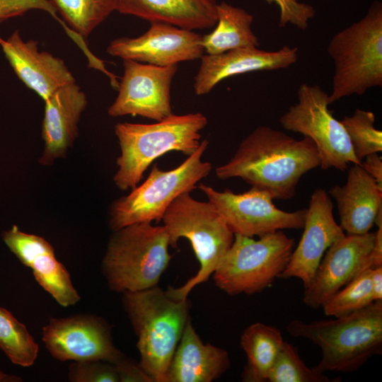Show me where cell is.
Wrapping results in <instances>:
<instances>
[{
  "label": "cell",
  "instance_id": "obj_33",
  "mask_svg": "<svg viewBox=\"0 0 382 382\" xmlns=\"http://www.w3.org/2000/svg\"><path fill=\"white\" fill-rule=\"evenodd\" d=\"M40 9L56 17V9L50 0H0V21Z\"/></svg>",
  "mask_w": 382,
  "mask_h": 382
},
{
  "label": "cell",
  "instance_id": "obj_1",
  "mask_svg": "<svg viewBox=\"0 0 382 382\" xmlns=\"http://www.w3.org/2000/svg\"><path fill=\"white\" fill-rule=\"evenodd\" d=\"M320 166L318 150L308 137L296 139L268 126L256 127L225 164L215 169L220 180L240 178L268 192L273 199L293 197L301 178Z\"/></svg>",
  "mask_w": 382,
  "mask_h": 382
},
{
  "label": "cell",
  "instance_id": "obj_32",
  "mask_svg": "<svg viewBox=\"0 0 382 382\" xmlns=\"http://www.w3.org/2000/svg\"><path fill=\"white\" fill-rule=\"evenodd\" d=\"M268 4H276L280 10L279 26L284 27L287 23L299 29L308 28V21L316 15L313 7L297 0H265Z\"/></svg>",
  "mask_w": 382,
  "mask_h": 382
},
{
  "label": "cell",
  "instance_id": "obj_36",
  "mask_svg": "<svg viewBox=\"0 0 382 382\" xmlns=\"http://www.w3.org/2000/svg\"><path fill=\"white\" fill-rule=\"evenodd\" d=\"M371 289L374 301H382V267L372 269Z\"/></svg>",
  "mask_w": 382,
  "mask_h": 382
},
{
  "label": "cell",
  "instance_id": "obj_24",
  "mask_svg": "<svg viewBox=\"0 0 382 382\" xmlns=\"http://www.w3.org/2000/svg\"><path fill=\"white\" fill-rule=\"evenodd\" d=\"M216 28L202 35L207 54H218L243 47H257L260 42L251 29L253 16L243 8L225 1L217 3Z\"/></svg>",
  "mask_w": 382,
  "mask_h": 382
},
{
  "label": "cell",
  "instance_id": "obj_8",
  "mask_svg": "<svg viewBox=\"0 0 382 382\" xmlns=\"http://www.w3.org/2000/svg\"><path fill=\"white\" fill-rule=\"evenodd\" d=\"M208 146L209 141L202 140L194 153L172 170H163L154 164L143 183L112 204L110 228L115 231L133 224L159 222L178 197L192 191L209 174L212 164L202 160Z\"/></svg>",
  "mask_w": 382,
  "mask_h": 382
},
{
  "label": "cell",
  "instance_id": "obj_13",
  "mask_svg": "<svg viewBox=\"0 0 382 382\" xmlns=\"http://www.w3.org/2000/svg\"><path fill=\"white\" fill-rule=\"evenodd\" d=\"M118 94L108 109L110 116L141 117L160 121L172 115L170 86L178 65L160 66L123 60Z\"/></svg>",
  "mask_w": 382,
  "mask_h": 382
},
{
  "label": "cell",
  "instance_id": "obj_15",
  "mask_svg": "<svg viewBox=\"0 0 382 382\" xmlns=\"http://www.w3.org/2000/svg\"><path fill=\"white\" fill-rule=\"evenodd\" d=\"M376 233L345 234L326 250L310 284L304 288L303 301L319 308L350 282L368 262Z\"/></svg>",
  "mask_w": 382,
  "mask_h": 382
},
{
  "label": "cell",
  "instance_id": "obj_20",
  "mask_svg": "<svg viewBox=\"0 0 382 382\" xmlns=\"http://www.w3.org/2000/svg\"><path fill=\"white\" fill-rule=\"evenodd\" d=\"M42 138L45 146L40 163L50 165L64 157L78 134V125L87 105L85 93L76 82L64 85L45 101Z\"/></svg>",
  "mask_w": 382,
  "mask_h": 382
},
{
  "label": "cell",
  "instance_id": "obj_10",
  "mask_svg": "<svg viewBox=\"0 0 382 382\" xmlns=\"http://www.w3.org/2000/svg\"><path fill=\"white\" fill-rule=\"evenodd\" d=\"M297 96V103L280 117L282 127L313 141L323 170H344L349 163L360 164L343 125L328 108L329 95L318 85L302 83Z\"/></svg>",
  "mask_w": 382,
  "mask_h": 382
},
{
  "label": "cell",
  "instance_id": "obj_7",
  "mask_svg": "<svg viewBox=\"0 0 382 382\" xmlns=\"http://www.w3.org/2000/svg\"><path fill=\"white\" fill-rule=\"evenodd\" d=\"M328 52L332 59L330 103L352 95L361 96L382 86V4L374 1L359 21L331 38Z\"/></svg>",
  "mask_w": 382,
  "mask_h": 382
},
{
  "label": "cell",
  "instance_id": "obj_30",
  "mask_svg": "<svg viewBox=\"0 0 382 382\" xmlns=\"http://www.w3.org/2000/svg\"><path fill=\"white\" fill-rule=\"evenodd\" d=\"M325 374L308 367L291 344L284 342L269 371L267 382H330Z\"/></svg>",
  "mask_w": 382,
  "mask_h": 382
},
{
  "label": "cell",
  "instance_id": "obj_26",
  "mask_svg": "<svg viewBox=\"0 0 382 382\" xmlns=\"http://www.w3.org/2000/svg\"><path fill=\"white\" fill-rule=\"evenodd\" d=\"M79 35L88 37L112 12L116 0H50Z\"/></svg>",
  "mask_w": 382,
  "mask_h": 382
},
{
  "label": "cell",
  "instance_id": "obj_5",
  "mask_svg": "<svg viewBox=\"0 0 382 382\" xmlns=\"http://www.w3.org/2000/svg\"><path fill=\"white\" fill-rule=\"evenodd\" d=\"M113 231L101 265L110 289L124 293L157 286L172 258L164 226L138 223Z\"/></svg>",
  "mask_w": 382,
  "mask_h": 382
},
{
  "label": "cell",
  "instance_id": "obj_16",
  "mask_svg": "<svg viewBox=\"0 0 382 382\" xmlns=\"http://www.w3.org/2000/svg\"><path fill=\"white\" fill-rule=\"evenodd\" d=\"M332 208L330 196L325 190L318 188L313 192L306 208L301 240L279 278H298L304 288L310 284L326 250L345 235L334 218Z\"/></svg>",
  "mask_w": 382,
  "mask_h": 382
},
{
  "label": "cell",
  "instance_id": "obj_21",
  "mask_svg": "<svg viewBox=\"0 0 382 382\" xmlns=\"http://www.w3.org/2000/svg\"><path fill=\"white\" fill-rule=\"evenodd\" d=\"M328 192L336 201L340 226L347 234L370 231L382 209V187L360 164L351 166L344 185H335Z\"/></svg>",
  "mask_w": 382,
  "mask_h": 382
},
{
  "label": "cell",
  "instance_id": "obj_23",
  "mask_svg": "<svg viewBox=\"0 0 382 382\" xmlns=\"http://www.w3.org/2000/svg\"><path fill=\"white\" fill-rule=\"evenodd\" d=\"M116 4L120 13L191 30L212 28L217 22L215 0H116Z\"/></svg>",
  "mask_w": 382,
  "mask_h": 382
},
{
  "label": "cell",
  "instance_id": "obj_29",
  "mask_svg": "<svg viewBox=\"0 0 382 382\" xmlns=\"http://www.w3.org/2000/svg\"><path fill=\"white\" fill-rule=\"evenodd\" d=\"M340 121L360 162L367 155L382 151V132L374 126L373 112L356 109L351 116H345Z\"/></svg>",
  "mask_w": 382,
  "mask_h": 382
},
{
  "label": "cell",
  "instance_id": "obj_34",
  "mask_svg": "<svg viewBox=\"0 0 382 382\" xmlns=\"http://www.w3.org/2000/svg\"><path fill=\"white\" fill-rule=\"evenodd\" d=\"M120 382H153L139 363L124 357L114 364Z\"/></svg>",
  "mask_w": 382,
  "mask_h": 382
},
{
  "label": "cell",
  "instance_id": "obj_28",
  "mask_svg": "<svg viewBox=\"0 0 382 382\" xmlns=\"http://www.w3.org/2000/svg\"><path fill=\"white\" fill-rule=\"evenodd\" d=\"M371 274L372 269L370 267L362 270L322 306L324 313L328 316L339 318L374 303Z\"/></svg>",
  "mask_w": 382,
  "mask_h": 382
},
{
  "label": "cell",
  "instance_id": "obj_14",
  "mask_svg": "<svg viewBox=\"0 0 382 382\" xmlns=\"http://www.w3.org/2000/svg\"><path fill=\"white\" fill-rule=\"evenodd\" d=\"M202 35L195 30L154 22L144 34L111 41L107 52L113 57L160 66L201 59Z\"/></svg>",
  "mask_w": 382,
  "mask_h": 382
},
{
  "label": "cell",
  "instance_id": "obj_9",
  "mask_svg": "<svg viewBox=\"0 0 382 382\" xmlns=\"http://www.w3.org/2000/svg\"><path fill=\"white\" fill-rule=\"evenodd\" d=\"M294 240L282 230L259 237L234 234L230 248L214 272L216 286L230 296L259 293L286 269Z\"/></svg>",
  "mask_w": 382,
  "mask_h": 382
},
{
  "label": "cell",
  "instance_id": "obj_12",
  "mask_svg": "<svg viewBox=\"0 0 382 382\" xmlns=\"http://www.w3.org/2000/svg\"><path fill=\"white\" fill-rule=\"evenodd\" d=\"M42 335L50 354L62 361L102 360L115 364L125 357L113 343L108 323L96 315L52 318Z\"/></svg>",
  "mask_w": 382,
  "mask_h": 382
},
{
  "label": "cell",
  "instance_id": "obj_31",
  "mask_svg": "<svg viewBox=\"0 0 382 382\" xmlns=\"http://www.w3.org/2000/svg\"><path fill=\"white\" fill-rule=\"evenodd\" d=\"M68 376L72 382H120L115 365L102 360L74 361Z\"/></svg>",
  "mask_w": 382,
  "mask_h": 382
},
{
  "label": "cell",
  "instance_id": "obj_6",
  "mask_svg": "<svg viewBox=\"0 0 382 382\" xmlns=\"http://www.w3.org/2000/svg\"><path fill=\"white\" fill-rule=\"evenodd\" d=\"M161 220L170 246L176 248L179 239L187 238L199 262L195 276L178 288L166 290L173 299H185L195 286L205 282L214 273L232 245L234 233L210 202L196 200L190 192L178 197Z\"/></svg>",
  "mask_w": 382,
  "mask_h": 382
},
{
  "label": "cell",
  "instance_id": "obj_11",
  "mask_svg": "<svg viewBox=\"0 0 382 382\" xmlns=\"http://www.w3.org/2000/svg\"><path fill=\"white\" fill-rule=\"evenodd\" d=\"M206 195L234 234L258 236L284 229L303 228L306 209L285 212L277 208L267 192L251 187L243 193L230 190L219 191L200 184Z\"/></svg>",
  "mask_w": 382,
  "mask_h": 382
},
{
  "label": "cell",
  "instance_id": "obj_37",
  "mask_svg": "<svg viewBox=\"0 0 382 382\" xmlns=\"http://www.w3.org/2000/svg\"><path fill=\"white\" fill-rule=\"evenodd\" d=\"M21 378L17 376L10 375L0 370V382H18Z\"/></svg>",
  "mask_w": 382,
  "mask_h": 382
},
{
  "label": "cell",
  "instance_id": "obj_35",
  "mask_svg": "<svg viewBox=\"0 0 382 382\" xmlns=\"http://www.w3.org/2000/svg\"><path fill=\"white\" fill-rule=\"evenodd\" d=\"M361 166L382 187V158L378 153L367 155L361 161Z\"/></svg>",
  "mask_w": 382,
  "mask_h": 382
},
{
  "label": "cell",
  "instance_id": "obj_19",
  "mask_svg": "<svg viewBox=\"0 0 382 382\" xmlns=\"http://www.w3.org/2000/svg\"><path fill=\"white\" fill-rule=\"evenodd\" d=\"M0 45L18 77L44 101L59 88L75 82L62 59L40 51L35 40H23L18 30L6 40L0 38Z\"/></svg>",
  "mask_w": 382,
  "mask_h": 382
},
{
  "label": "cell",
  "instance_id": "obj_4",
  "mask_svg": "<svg viewBox=\"0 0 382 382\" xmlns=\"http://www.w3.org/2000/svg\"><path fill=\"white\" fill-rule=\"evenodd\" d=\"M207 123L201 112L172 114L152 124L117 123L115 133L121 153L113 178L115 185L121 190L134 188L152 162L166 153L191 155L199 147L201 131Z\"/></svg>",
  "mask_w": 382,
  "mask_h": 382
},
{
  "label": "cell",
  "instance_id": "obj_17",
  "mask_svg": "<svg viewBox=\"0 0 382 382\" xmlns=\"http://www.w3.org/2000/svg\"><path fill=\"white\" fill-rule=\"evenodd\" d=\"M2 239L35 280L63 307L75 305L81 297L65 266L57 260L54 249L44 238L25 233L16 225L3 231Z\"/></svg>",
  "mask_w": 382,
  "mask_h": 382
},
{
  "label": "cell",
  "instance_id": "obj_2",
  "mask_svg": "<svg viewBox=\"0 0 382 382\" xmlns=\"http://www.w3.org/2000/svg\"><path fill=\"white\" fill-rule=\"evenodd\" d=\"M287 332L320 348L319 373L352 372L382 351V301L334 320L289 322Z\"/></svg>",
  "mask_w": 382,
  "mask_h": 382
},
{
  "label": "cell",
  "instance_id": "obj_27",
  "mask_svg": "<svg viewBox=\"0 0 382 382\" xmlns=\"http://www.w3.org/2000/svg\"><path fill=\"white\" fill-rule=\"evenodd\" d=\"M0 349L14 364L32 366L39 346L27 328L7 309L0 307Z\"/></svg>",
  "mask_w": 382,
  "mask_h": 382
},
{
  "label": "cell",
  "instance_id": "obj_18",
  "mask_svg": "<svg viewBox=\"0 0 382 382\" xmlns=\"http://www.w3.org/2000/svg\"><path fill=\"white\" fill-rule=\"evenodd\" d=\"M297 59L298 48L287 45L273 52L251 47L218 54H204L194 79V91L197 96L205 95L227 78L253 71L285 69L296 63Z\"/></svg>",
  "mask_w": 382,
  "mask_h": 382
},
{
  "label": "cell",
  "instance_id": "obj_22",
  "mask_svg": "<svg viewBox=\"0 0 382 382\" xmlns=\"http://www.w3.org/2000/svg\"><path fill=\"white\" fill-rule=\"evenodd\" d=\"M231 366L226 350L204 343L188 320L168 366L165 382H211Z\"/></svg>",
  "mask_w": 382,
  "mask_h": 382
},
{
  "label": "cell",
  "instance_id": "obj_25",
  "mask_svg": "<svg viewBox=\"0 0 382 382\" xmlns=\"http://www.w3.org/2000/svg\"><path fill=\"white\" fill-rule=\"evenodd\" d=\"M284 342L280 330L275 327L257 322L245 328L241 337V347L247 357L243 381L267 382Z\"/></svg>",
  "mask_w": 382,
  "mask_h": 382
},
{
  "label": "cell",
  "instance_id": "obj_3",
  "mask_svg": "<svg viewBox=\"0 0 382 382\" xmlns=\"http://www.w3.org/2000/svg\"><path fill=\"white\" fill-rule=\"evenodd\" d=\"M122 303L137 336L143 370L153 382H165L167 371L190 318L187 298L175 299L155 286L122 293Z\"/></svg>",
  "mask_w": 382,
  "mask_h": 382
}]
</instances>
